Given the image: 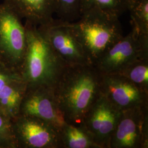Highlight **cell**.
<instances>
[{
	"instance_id": "1",
	"label": "cell",
	"mask_w": 148,
	"mask_h": 148,
	"mask_svg": "<svg viewBox=\"0 0 148 148\" xmlns=\"http://www.w3.org/2000/svg\"><path fill=\"white\" fill-rule=\"evenodd\" d=\"M102 74L92 64L66 65L54 87L65 122L80 125L101 94Z\"/></svg>"
},
{
	"instance_id": "2",
	"label": "cell",
	"mask_w": 148,
	"mask_h": 148,
	"mask_svg": "<svg viewBox=\"0 0 148 148\" xmlns=\"http://www.w3.org/2000/svg\"><path fill=\"white\" fill-rule=\"evenodd\" d=\"M27 47L21 75L27 87H54L68 65L56 53L37 26L25 21Z\"/></svg>"
},
{
	"instance_id": "3",
	"label": "cell",
	"mask_w": 148,
	"mask_h": 148,
	"mask_svg": "<svg viewBox=\"0 0 148 148\" xmlns=\"http://www.w3.org/2000/svg\"><path fill=\"white\" fill-rule=\"evenodd\" d=\"M65 23L93 65L123 36L119 18L99 12H86L76 21Z\"/></svg>"
},
{
	"instance_id": "4",
	"label": "cell",
	"mask_w": 148,
	"mask_h": 148,
	"mask_svg": "<svg viewBox=\"0 0 148 148\" xmlns=\"http://www.w3.org/2000/svg\"><path fill=\"white\" fill-rule=\"evenodd\" d=\"M21 19L4 2L0 4V65L21 74L27 47Z\"/></svg>"
},
{
	"instance_id": "5",
	"label": "cell",
	"mask_w": 148,
	"mask_h": 148,
	"mask_svg": "<svg viewBox=\"0 0 148 148\" xmlns=\"http://www.w3.org/2000/svg\"><path fill=\"white\" fill-rule=\"evenodd\" d=\"M148 59V36L135 27L103 53L94 65L102 74H118L133 62Z\"/></svg>"
},
{
	"instance_id": "6",
	"label": "cell",
	"mask_w": 148,
	"mask_h": 148,
	"mask_svg": "<svg viewBox=\"0 0 148 148\" xmlns=\"http://www.w3.org/2000/svg\"><path fill=\"white\" fill-rule=\"evenodd\" d=\"M12 121L17 148H63L59 130L51 123L23 115Z\"/></svg>"
},
{
	"instance_id": "7",
	"label": "cell",
	"mask_w": 148,
	"mask_h": 148,
	"mask_svg": "<svg viewBox=\"0 0 148 148\" xmlns=\"http://www.w3.org/2000/svg\"><path fill=\"white\" fill-rule=\"evenodd\" d=\"M148 148V106L121 111L109 148Z\"/></svg>"
},
{
	"instance_id": "8",
	"label": "cell",
	"mask_w": 148,
	"mask_h": 148,
	"mask_svg": "<svg viewBox=\"0 0 148 148\" xmlns=\"http://www.w3.org/2000/svg\"><path fill=\"white\" fill-rule=\"evenodd\" d=\"M37 27L54 51L67 65L92 64L65 22L54 19Z\"/></svg>"
},
{
	"instance_id": "9",
	"label": "cell",
	"mask_w": 148,
	"mask_h": 148,
	"mask_svg": "<svg viewBox=\"0 0 148 148\" xmlns=\"http://www.w3.org/2000/svg\"><path fill=\"white\" fill-rule=\"evenodd\" d=\"M121 113L101 94L80 125L90 134L98 148H109Z\"/></svg>"
},
{
	"instance_id": "10",
	"label": "cell",
	"mask_w": 148,
	"mask_h": 148,
	"mask_svg": "<svg viewBox=\"0 0 148 148\" xmlns=\"http://www.w3.org/2000/svg\"><path fill=\"white\" fill-rule=\"evenodd\" d=\"M19 115L41 119L51 123L59 130L66 122L59 106L54 88L49 86H27Z\"/></svg>"
},
{
	"instance_id": "11",
	"label": "cell",
	"mask_w": 148,
	"mask_h": 148,
	"mask_svg": "<svg viewBox=\"0 0 148 148\" xmlns=\"http://www.w3.org/2000/svg\"><path fill=\"white\" fill-rule=\"evenodd\" d=\"M101 91L119 111L148 106V93L121 74H102Z\"/></svg>"
},
{
	"instance_id": "12",
	"label": "cell",
	"mask_w": 148,
	"mask_h": 148,
	"mask_svg": "<svg viewBox=\"0 0 148 148\" xmlns=\"http://www.w3.org/2000/svg\"><path fill=\"white\" fill-rule=\"evenodd\" d=\"M27 88L21 73L0 65V109L11 119L19 115Z\"/></svg>"
},
{
	"instance_id": "13",
	"label": "cell",
	"mask_w": 148,
	"mask_h": 148,
	"mask_svg": "<svg viewBox=\"0 0 148 148\" xmlns=\"http://www.w3.org/2000/svg\"><path fill=\"white\" fill-rule=\"evenodd\" d=\"M21 19L37 27L54 20L55 0H4Z\"/></svg>"
},
{
	"instance_id": "14",
	"label": "cell",
	"mask_w": 148,
	"mask_h": 148,
	"mask_svg": "<svg viewBox=\"0 0 148 148\" xmlns=\"http://www.w3.org/2000/svg\"><path fill=\"white\" fill-rule=\"evenodd\" d=\"M59 134L63 148H98L81 125L65 122L59 130Z\"/></svg>"
},
{
	"instance_id": "15",
	"label": "cell",
	"mask_w": 148,
	"mask_h": 148,
	"mask_svg": "<svg viewBox=\"0 0 148 148\" xmlns=\"http://www.w3.org/2000/svg\"><path fill=\"white\" fill-rule=\"evenodd\" d=\"M129 0H81V15L86 12L95 11L120 18L127 11Z\"/></svg>"
},
{
	"instance_id": "16",
	"label": "cell",
	"mask_w": 148,
	"mask_h": 148,
	"mask_svg": "<svg viewBox=\"0 0 148 148\" xmlns=\"http://www.w3.org/2000/svg\"><path fill=\"white\" fill-rule=\"evenodd\" d=\"M118 74L125 76L138 88L148 93V59L137 60Z\"/></svg>"
},
{
	"instance_id": "17",
	"label": "cell",
	"mask_w": 148,
	"mask_h": 148,
	"mask_svg": "<svg viewBox=\"0 0 148 148\" xmlns=\"http://www.w3.org/2000/svg\"><path fill=\"white\" fill-rule=\"evenodd\" d=\"M127 11L130 13L132 26L148 36V0H129Z\"/></svg>"
},
{
	"instance_id": "18",
	"label": "cell",
	"mask_w": 148,
	"mask_h": 148,
	"mask_svg": "<svg viewBox=\"0 0 148 148\" xmlns=\"http://www.w3.org/2000/svg\"><path fill=\"white\" fill-rule=\"evenodd\" d=\"M81 0H55V14L59 20L71 23L81 16Z\"/></svg>"
},
{
	"instance_id": "19",
	"label": "cell",
	"mask_w": 148,
	"mask_h": 148,
	"mask_svg": "<svg viewBox=\"0 0 148 148\" xmlns=\"http://www.w3.org/2000/svg\"><path fill=\"white\" fill-rule=\"evenodd\" d=\"M0 148H17L10 117L0 109Z\"/></svg>"
}]
</instances>
